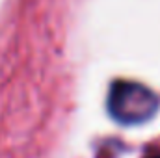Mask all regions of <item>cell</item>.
<instances>
[{"label":"cell","instance_id":"cell-2","mask_svg":"<svg viewBox=\"0 0 160 158\" xmlns=\"http://www.w3.org/2000/svg\"><path fill=\"white\" fill-rule=\"evenodd\" d=\"M145 158H160V151H151L149 155H145Z\"/></svg>","mask_w":160,"mask_h":158},{"label":"cell","instance_id":"cell-1","mask_svg":"<svg viewBox=\"0 0 160 158\" xmlns=\"http://www.w3.org/2000/svg\"><path fill=\"white\" fill-rule=\"evenodd\" d=\"M158 101L155 93L136 82H125L119 80L112 86L110 95H108V110L125 125H134L147 121L157 112Z\"/></svg>","mask_w":160,"mask_h":158}]
</instances>
